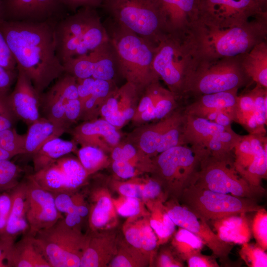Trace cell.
<instances>
[{
  "mask_svg": "<svg viewBox=\"0 0 267 267\" xmlns=\"http://www.w3.org/2000/svg\"><path fill=\"white\" fill-rule=\"evenodd\" d=\"M55 23L0 19L4 36L17 63L40 95L64 73L57 57Z\"/></svg>",
  "mask_w": 267,
  "mask_h": 267,
  "instance_id": "6da1fadb",
  "label": "cell"
},
{
  "mask_svg": "<svg viewBox=\"0 0 267 267\" xmlns=\"http://www.w3.org/2000/svg\"><path fill=\"white\" fill-rule=\"evenodd\" d=\"M188 34L200 60L239 56L267 41V12L231 23L199 16Z\"/></svg>",
  "mask_w": 267,
  "mask_h": 267,
  "instance_id": "7a4b0ae2",
  "label": "cell"
},
{
  "mask_svg": "<svg viewBox=\"0 0 267 267\" xmlns=\"http://www.w3.org/2000/svg\"><path fill=\"white\" fill-rule=\"evenodd\" d=\"M104 23L118 61L120 75L140 93L160 78L153 61L156 44L109 18Z\"/></svg>",
  "mask_w": 267,
  "mask_h": 267,
  "instance_id": "3957f363",
  "label": "cell"
},
{
  "mask_svg": "<svg viewBox=\"0 0 267 267\" xmlns=\"http://www.w3.org/2000/svg\"><path fill=\"white\" fill-rule=\"evenodd\" d=\"M199 61L188 34L165 33L156 44L153 67L178 100L184 97Z\"/></svg>",
  "mask_w": 267,
  "mask_h": 267,
  "instance_id": "277c9868",
  "label": "cell"
},
{
  "mask_svg": "<svg viewBox=\"0 0 267 267\" xmlns=\"http://www.w3.org/2000/svg\"><path fill=\"white\" fill-rule=\"evenodd\" d=\"M96 9L82 7L55 23L56 51L62 64L88 53L109 40Z\"/></svg>",
  "mask_w": 267,
  "mask_h": 267,
  "instance_id": "5b68a950",
  "label": "cell"
},
{
  "mask_svg": "<svg viewBox=\"0 0 267 267\" xmlns=\"http://www.w3.org/2000/svg\"><path fill=\"white\" fill-rule=\"evenodd\" d=\"M101 7L109 19L154 44L166 33L157 0H103Z\"/></svg>",
  "mask_w": 267,
  "mask_h": 267,
  "instance_id": "8992f818",
  "label": "cell"
},
{
  "mask_svg": "<svg viewBox=\"0 0 267 267\" xmlns=\"http://www.w3.org/2000/svg\"><path fill=\"white\" fill-rule=\"evenodd\" d=\"M241 56L200 60L184 98L239 89L248 85L252 81L242 68Z\"/></svg>",
  "mask_w": 267,
  "mask_h": 267,
  "instance_id": "52a82bcc",
  "label": "cell"
},
{
  "mask_svg": "<svg viewBox=\"0 0 267 267\" xmlns=\"http://www.w3.org/2000/svg\"><path fill=\"white\" fill-rule=\"evenodd\" d=\"M193 185L215 192L257 200L265 189L250 185L236 171L233 154L215 157L208 155L201 161Z\"/></svg>",
  "mask_w": 267,
  "mask_h": 267,
  "instance_id": "ba28073f",
  "label": "cell"
},
{
  "mask_svg": "<svg viewBox=\"0 0 267 267\" xmlns=\"http://www.w3.org/2000/svg\"><path fill=\"white\" fill-rule=\"evenodd\" d=\"M51 267H79L88 237L68 226L63 218L35 236Z\"/></svg>",
  "mask_w": 267,
  "mask_h": 267,
  "instance_id": "9c48e42d",
  "label": "cell"
},
{
  "mask_svg": "<svg viewBox=\"0 0 267 267\" xmlns=\"http://www.w3.org/2000/svg\"><path fill=\"white\" fill-rule=\"evenodd\" d=\"M184 206L209 221L227 216L256 212L257 200L215 192L192 184L181 194Z\"/></svg>",
  "mask_w": 267,
  "mask_h": 267,
  "instance_id": "30bf717a",
  "label": "cell"
},
{
  "mask_svg": "<svg viewBox=\"0 0 267 267\" xmlns=\"http://www.w3.org/2000/svg\"><path fill=\"white\" fill-rule=\"evenodd\" d=\"M209 155L205 150L178 145L156 156L152 168L163 180L181 194L193 183L202 160Z\"/></svg>",
  "mask_w": 267,
  "mask_h": 267,
  "instance_id": "8fae6325",
  "label": "cell"
},
{
  "mask_svg": "<svg viewBox=\"0 0 267 267\" xmlns=\"http://www.w3.org/2000/svg\"><path fill=\"white\" fill-rule=\"evenodd\" d=\"M183 108H178L157 122L140 126L131 133L128 141L147 155L157 156L177 145L184 144Z\"/></svg>",
  "mask_w": 267,
  "mask_h": 267,
  "instance_id": "7c38bea8",
  "label": "cell"
},
{
  "mask_svg": "<svg viewBox=\"0 0 267 267\" xmlns=\"http://www.w3.org/2000/svg\"><path fill=\"white\" fill-rule=\"evenodd\" d=\"M240 136L241 135L232 130L231 126L221 125L184 113L183 124L184 144L205 150L210 155L221 157L231 154Z\"/></svg>",
  "mask_w": 267,
  "mask_h": 267,
  "instance_id": "4fadbf2b",
  "label": "cell"
},
{
  "mask_svg": "<svg viewBox=\"0 0 267 267\" xmlns=\"http://www.w3.org/2000/svg\"><path fill=\"white\" fill-rule=\"evenodd\" d=\"M233 165L238 174L250 185L262 187L267 177L266 134L241 135L233 150Z\"/></svg>",
  "mask_w": 267,
  "mask_h": 267,
  "instance_id": "5bb4252c",
  "label": "cell"
},
{
  "mask_svg": "<svg viewBox=\"0 0 267 267\" xmlns=\"http://www.w3.org/2000/svg\"><path fill=\"white\" fill-rule=\"evenodd\" d=\"M64 72L76 79L92 78L113 81L120 74L118 61L109 39L88 53L63 63Z\"/></svg>",
  "mask_w": 267,
  "mask_h": 267,
  "instance_id": "9a60e30c",
  "label": "cell"
},
{
  "mask_svg": "<svg viewBox=\"0 0 267 267\" xmlns=\"http://www.w3.org/2000/svg\"><path fill=\"white\" fill-rule=\"evenodd\" d=\"M32 176L42 188L52 193H71L84 183L89 175L80 161L63 156Z\"/></svg>",
  "mask_w": 267,
  "mask_h": 267,
  "instance_id": "2e32d148",
  "label": "cell"
},
{
  "mask_svg": "<svg viewBox=\"0 0 267 267\" xmlns=\"http://www.w3.org/2000/svg\"><path fill=\"white\" fill-rule=\"evenodd\" d=\"M23 179L27 201L28 233L35 236L39 231L52 226L64 217L56 208L53 194L42 188L32 174Z\"/></svg>",
  "mask_w": 267,
  "mask_h": 267,
  "instance_id": "e0dca14e",
  "label": "cell"
},
{
  "mask_svg": "<svg viewBox=\"0 0 267 267\" xmlns=\"http://www.w3.org/2000/svg\"><path fill=\"white\" fill-rule=\"evenodd\" d=\"M238 89L194 97L183 108L185 114L202 118L221 125L231 126L234 122Z\"/></svg>",
  "mask_w": 267,
  "mask_h": 267,
  "instance_id": "ac0fdd59",
  "label": "cell"
},
{
  "mask_svg": "<svg viewBox=\"0 0 267 267\" xmlns=\"http://www.w3.org/2000/svg\"><path fill=\"white\" fill-rule=\"evenodd\" d=\"M2 19L56 23L69 12L61 0H1Z\"/></svg>",
  "mask_w": 267,
  "mask_h": 267,
  "instance_id": "d6986e66",
  "label": "cell"
},
{
  "mask_svg": "<svg viewBox=\"0 0 267 267\" xmlns=\"http://www.w3.org/2000/svg\"><path fill=\"white\" fill-rule=\"evenodd\" d=\"M167 212L176 225L190 231L200 238L216 258L224 262L229 260L233 244L221 240L205 219L178 204L171 207Z\"/></svg>",
  "mask_w": 267,
  "mask_h": 267,
  "instance_id": "ffe728a7",
  "label": "cell"
},
{
  "mask_svg": "<svg viewBox=\"0 0 267 267\" xmlns=\"http://www.w3.org/2000/svg\"><path fill=\"white\" fill-rule=\"evenodd\" d=\"M234 122L249 134H267V88L256 84L252 89L238 95Z\"/></svg>",
  "mask_w": 267,
  "mask_h": 267,
  "instance_id": "44dd1931",
  "label": "cell"
},
{
  "mask_svg": "<svg viewBox=\"0 0 267 267\" xmlns=\"http://www.w3.org/2000/svg\"><path fill=\"white\" fill-rule=\"evenodd\" d=\"M267 0H200V16L224 22L247 21L267 12Z\"/></svg>",
  "mask_w": 267,
  "mask_h": 267,
  "instance_id": "7402d4cb",
  "label": "cell"
},
{
  "mask_svg": "<svg viewBox=\"0 0 267 267\" xmlns=\"http://www.w3.org/2000/svg\"><path fill=\"white\" fill-rule=\"evenodd\" d=\"M178 108V100L173 93L158 80L148 85L140 92L136 109L131 120L136 124L158 121Z\"/></svg>",
  "mask_w": 267,
  "mask_h": 267,
  "instance_id": "603a6c76",
  "label": "cell"
},
{
  "mask_svg": "<svg viewBox=\"0 0 267 267\" xmlns=\"http://www.w3.org/2000/svg\"><path fill=\"white\" fill-rule=\"evenodd\" d=\"M78 98L77 79L64 72L40 95V111L43 117L65 130L62 119L66 105L70 100Z\"/></svg>",
  "mask_w": 267,
  "mask_h": 267,
  "instance_id": "cb8c5ba5",
  "label": "cell"
},
{
  "mask_svg": "<svg viewBox=\"0 0 267 267\" xmlns=\"http://www.w3.org/2000/svg\"><path fill=\"white\" fill-rule=\"evenodd\" d=\"M140 94L137 89L129 82L115 88L102 104L99 114L118 129L134 116Z\"/></svg>",
  "mask_w": 267,
  "mask_h": 267,
  "instance_id": "d4e9b609",
  "label": "cell"
},
{
  "mask_svg": "<svg viewBox=\"0 0 267 267\" xmlns=\"http://www.w3.org/2000/svg\"><path fill=\"white\" fill-rule=\"evenodd\" d=\"M161 8L166 33H189L200 16V0H157Z\"/></svg>",
  "mask_w": 267,
  "mask_h": 267,
  "instance_id": "484cf974",
  "label": "cell"
},
{
  "mask_svg": "<svg viewBox=\"0 0 267 267\" xmlns=\"http://www.w3.org/2000/svg\"><path fill=\"white\" fill-rule=\"evenodd\" d=\"M17 69L16 84L8 101L17 118L29 126L40 117V96L23 71Z\"/></svg>",
  "mask_w": 267,
  "mask_h": 267,
  "instance_id": "4316f807",
  "label": "cell"
},
{
  "mask_svg": "<svg viewBox=\"0 0 267 267\" xmlns=\"http://www.w3.org/2000/svg\"><path fill=\"white\" fill-rule=\"evenodd\" d=\"M73 140L81 145L111 152L121 141L118 129L104 119L86 121L72 132Z\"/></svg>",
  "mask_w": 267,
  "mask_h": 267,
  "instance_id": "83f0119b",
  "label": "cell"
},
{
  "mask_svg": "<svg viewBox=\"0 0 267 267\" xmlns=\"http://www.w3.org/2000/svg\"><path fill=\"white\" fill-rule=\"evenodd\" d=\"M7 267H51L35 235L27 233L15 242L6 258Z\"/></svg>",
  "mask_w": 267,
  "mask_h": 267,
  "instance_id": "f1b7e54d",
  "label": "cell"
},
{
  "mask_svg": "<svg viewBox=\"0 0 267 267\" xmlns=\"http://www.w3.org/2000/svg\"><path fill=\"white\" fill-rule=\"evenodd\" d=\"M12 203L5 231L0 237L15 241L17 237L28 232L29 225L27 220V201L24 179L10 191Z\"/></svg>",
  "mask_w": 267,
  "mask_h": 267,
  "instance_id": "f546056e",
  "label": "cell"
},
{
  "mask_svg": "<svg viewBox=\"0 0 267 267\" xmlns=\"http://www.w3.org/2000/svg\"><path fill=\"white\" fill-rule=\"evenodd\" d=\"M209 222L219 238L224 242L241 245L250 240L252 233L246 213L231 215Z\"/></svg>",
  "mask_w": 267,
  "mask_h": 267,
  "instance_id": "4dcf8cb0",
  "label": "cell"
},
{
  "mask_svg": "<svg viewBox=\"0 0 267 267\" xmlns=\"http://www.w3.org/2000/svg\"><path fill=\"white\" fill-rule=\"evenodd\" d=\"M65 132L63 129L56 126L47 119L40 117L28 126L23 155L32 157L46 141L60 137Z\"/></svg>",
  "mask_w": 267,
  "mask_h": 267,
  "instance_id": "1f68e13d",
  "label": "cell"
},
{
  "mask_svg": "<svg viewBox=\"0 0 267 267\" xmlns=\"http://www.w3.org/2000/svg\"><path fill=\"white\" fill-rule=\"evenodd\" d=\"M241 64L252 82L267 88V41L255 45L241 56Z\"/></svg>",
  "mask_w": 267,
  "mask_h": 267,
  "instance_id": "d6a6232c",
  "label": "cell"
},
{
  "mask_svg": "<svg viewBox=\"0 0 267 267\" xmlns=\"http://www.w3.org/2000/svg\"><path fill=\"white\" fill-rule=\"evenodd\" d=\"M76 142L60 137L46 141L32 156L34 172L75 150Z\"/></svg>",
  "mask_w": 267,
  "mask_h": 267,
  "instance_id": "836d02e7",
  "label": "cell"
},
{
  "mask_svg": "<svg viewBox=\"0 0 267 267\" xmlns=\"http://www.w3.org/2000/svg\"><path fill=\"white\" fill-rule=\"evenodd\" d=\"M113 81L95 79L91 93L82 105L79 119L86 121L95 119L99 114L100 107L114 88Z\"/></svg>",
  "mask_w": 267,
  "mask_h": 267,
  "instance_id": "e575fe53",
  "label": "cell"
},
{
  "mask_svg": "<svg viewBox=\"0 0 267 267\" xmlns=\"http://www.w3.org/2000/svg\"><path fill=\"white\" fill-rule=\"evenodd\" d=\"M52 194L57 209L65 215L63 219L66 222L79 221L89 214V209L81 203L80 197L73 196L71 193Z\"/></svg>",
  "mask_w": 267,
  "mask_h": 267,
  "instance_id": "d590c367",
  "label": "cell"
},
{
  "mask_svg": "<svg viewBox=\"0 0 267 267\" xmlns=\"http://www.w3.org/2000/svg\"><path fill=\"white\" fill-rule=\"evenodd\" d=\"M173 244L180 259L186 261L190 257L201 253L204 246L200 238L182 227L175 234Z\"/></svg>",
  "mask_w": 267,
  "mask_h": 267,
  "instance_id": "8d00e7d4",
  "label": "cell"
},
{
  "mask_svg": "<svg viewBox=\"0 0 267 267\" xmlns=\"http://www.w3.org/2000/svg\"><path fill=\"white\" fill-rule=\"evenodd\" d=\"M78 155L80 163L89 175L102 167L106 161L105 152L93 146H82Z\"/></svg>",
  "mask_w": 267,
  "mask_h": 267,
  "instance_id": "74e56055",
  "label": "cell"
},
{
  "mask_svg": "<svg viewBox=\"0 0 267 267\" xmlns=\"http://www.w3.org/2000/svg\"><path fill=\"white\" fill-rule=\"evenodd\" d=\"M26 134H20L13 128L0 131V147L14 156L24 153Z\"/></svg>",
  "mask_w": 267,
  "mask_h": 267,
  "instance_id": "f35d334b",
  "label": "cell"
},
{
  "mask_svg": "<svg viewBox=\"0 0 267 267\" xmlns=\"http://www.w3.org/2000/svg\"><path fill=\"white\" fill-rule=\"evenodd\" d=\"M239 255L249 267H267V252L256 243L247 242L242 244Z\"/></svg>",
  "mask_w": 267,
  "mask_h": 267,
  "instance_id": "ab89813d",
  "label": "cell"
},
{
  "mask_svg": "<svg viewBox=\"0 0 267 267\" xmlns=\"http://www.w3.org/2000/svg\"><path fill=\"white\" fill-rule=\"evenodd\" d=\"M22 171L10 160H0V192L9 191L15 186Z\"/></svg>",
  "mask_w": 267,
  "mask_h": 267,
  "instance_id": "60d3db41",
  "label": "cell"
},
{
  "mask_svg": "<svg viewBox=\"0 0 267 267\" xmlns=\"http://www.w3.org/2000/svg\"><path fill=\"white\" fill-rule=\"evenodd\" d=\"M154 219L150 221V226L155 231L160 240L165 241L174 232L175 224L168 214L162 211L161 207L157 208Z\"/></svg>",
  "mask_w": 267,
  "mask_h": 267,
  "instance_id": "b9f144b4",
  "label": "cell"
},
{
  "mask_svg": "<svg viewBox=\"0 0 267 267\" xmlns=\"http://www.w3.org/2000/svg\"><path fill=\"white\" fill-rule=\"evenodd\" d=\"M251 232L256 244L267 250V212L262 208L256 212L251 224Z\"/></svg>",
  "mask_w": 267,
  "mask_h": 267,
  "instance_id": "7bdbcfd3",
  "label": "cell"
},
{
  "mask_svg": "<svg viewBox=\"0 0 267 267\" xmlns=\"http://www.w3.org/2000/svg\"><path fill=\"white\" fill-rule=\"evenodd\" d=\"M111 207V200L107 197H101L97 200L90 213V223L92 228H100L107 223Z\"/></svg>",
  "mask_w": 267,
  "mask_h": 267,
  "instance_id": "ee69618b",
  "label": "cell"
},
{
  "mask_svg": "<svg viewBox=\"0 0 267 267\" xmlns=\"http://www.w3.org/2000/svg\"><path fill=\"white\" fill-rule=\"evenodd\" d=\"M8 94L0 92V131L13 127L18 120L9 104Z\"/></svg>",
  "mask_w": 267,
  "mask_h": 267,
  "instance_id": "f6af8a7d",
  "label": "cell"
},
{
  "mask_svg": "<svg viewBox=\"0 0 267 267\" xmlns=\"http://www.w3.org/2000/svg\"><path fill=\"white\" fill-rule=\"evenodd\" d=\"M81 109V103L78 98L71 99L67 103L62 119V126L66 132L73 123L79 119Z\"/></svg>",
  "mask_w": 267,
  "mask_h": 267,
  "instance_id": "bcb514c9",
  "label": "cell"
},
{
  "mask_svg": "<svg viewBox=\"0 0 267 267\" xmlns=\"http://www.w3.org/2000/svg\"><path fill=\"white\" fill-rule=\"evenodd\" d=\"M0 65L10 70L17 69V63L6 41L0 31Z\"/></svg>",
  "mask_w": 267,
  "mask_h": 267,
  "instance_id": "7dc6e473",
  "label": "cell"
},
{
  "mask_svg": "<svg viewBox=\"0 0 267 267\" xmlns=\"http://www.w3.org/2000/svg\"><path fill=\"white\" fill-rule=\"evenodd\" d=\"M9 191L0 192V237L5 231L11 209L12 199Z\"/></svg>",
  "mask_w": 267,
  "mask_h": 267,
  "instance_id": "c3c4849f",
  "label": "cell"
},
{
  "mask_svg": "<svg viewBox=\"0 0 267 267\" xmlns=\"http://www.w3.org/2000/svg\"><path fill=\"white\" fill-rule=\"evenodd\" d=\"M61 1L68 12L73 13L82 7L95 9L101 7L103 0H61Z\"/></svg>",
  "mask_w": 267,
  "mask_h": 267,
  "instance_id": "681fc988",
  "label": "cell"
},
{
  "mask_svg": "<svg viewBox=\"0 0 267 267\" xmlns=\"http://www.w3.org/2000/svg\"><path fill=\"white\" fill-rule=\"evenodd\" d=\"M186 262L188 267H219L216 258L214 256H206L201 253L189 258Z\"/></svg>",
  "mask_w": 267,
  "mask_h": 267,
  "instance_id": "f907efd6",
  "label": "cell"
},
{
  "mask_svg": "<svg viewBox=\"0 0 267 267\" xmlns=\"http://www.w3.org/2000/svg\"><path fill=\"white\" fill-rule=\"evenodd\" d=\"M141 248L147 251L155 249L157 246L156 237L149 225L142 226L140 229Z\"/></svg>",
  "mask_w": 267,
  "mask_h": 267,
  "instance_id": "816d5d0a",
  "label": "cell"
},
{
  "mask_svg": "<svg viewBox=\"0 0 267 267\" xmlns=\"http://www.w3.org/2000/svg\"><path fill=\"white\" fill-rule=\"evenodd\" d=\"M17 76V69L10 70L0 65V92L9 93Z\"/></svg>",
  "mask_w": 267,
  "mask_h": 267,
  "instance_id": "f5cc1de1",
  "label": "cell"
},
{
  "mask_svg": "<svg viewBox=\"0 0 267 267\" xmlns=\"http://www.w3.org/2000/svg\"><path fill=\"white\" fill-rule=\"evenodd\" d=\"M112 167L114 172L122 178H129L135 175L134 167L128 161H113Z\"/></svg>",
  "mask_w": 267,
  "mask_h": 267,
  "instance_id": "db71d44e",
  "label": "cell"
},
{
  "mask_svg": "<svg viewBox=\"0 0 267 267\" xmlns=\"http://www.w3.org/2000/svg\"><path fill=\"white\" fill-rule=\"evenodd\" d=\"M94 81L92 78L77 79L78 96L81 105L91 93Z\"/></svg>",
  "mask_w": 267,
  "mask_h": 267,
  "instance_id": "11a10c76",
  "label": "cell"
},
{
  "mask_svg": "<svg viewBox=\"0 0 267 267\" xmlns=\"http://www.w3.org/2000/svg\"><path fill=\"white\" fill-rule=\"evenodd\" d=\"M140 206L137 198L128 197L125 202L119 208L118 212L119 215L125 217L135 216L139 213Z\"/></svg>",
  "mask_w": 267,
  "mask_h": 267,
  "instance_id": "9f6ffc18",
  "label": "cell"
},
{
  "mask_svg": "<svg viewBox=\"0 0 267 267\" xmlns=\"http://www.w3.org/2000/svg\"><path fill=\"white\" fill-rule=\"evenodd\" d=\"M161 189V185L158 181L150 179L142 187V198H156L160 195Z\"/></svg>",
  "mask_w": 267,
  "mask_h": 267,
  "instance_id": "6f0895ef",
  "label": "cell"
},
{
  "mask_svg": "<svg viewBox=\"0 0 267 267\" xmlns=\"http://www.w3.org/2000/svg\"><path fill=\"white\" fill-rule=\"evenodd\" d=\"M120 193L127 196L135 198H142V186L133 183H125L119 187Z\"/></svg>",
  "mask_w": 267,
  "mask_h": 267,
  "instance_id": "680465c9",
  "label": "cell"
},
{
  "mask_svg": "<svg viewBox=\"0 0 267 267\" xmlns=\"http://www.w3.org/2000/svg\"><path fill=\"white\" fill-rule=\"evenodd\" d=\"M15 240L0 237V267H7L6 258Z\"/></svg>",
  "mask_w": 267,
  "mask_h": 267,
  "instance_id": "91938a15",
  "label": "cell"
},
{
  "mask_svg": "<svg viewBox=\"0 0 267 267\" xmlns=\"http://www.w3.org/2000/svg\"><path fill=\"white\" fill-rule=\"evenodd\" d=\"M125 236L127 240L132 245L136 248H141L140 229L136 227L130 228L126 231Z\"/></svg>",
  "mask_w": 267,
  "mask_h": 267,
  "instance_id": "94428289",
  "label": "cell"
},
{
  "mask_svg": "<svg viewBox=\"0 0 267 267\" xmlns=\"http://www.w3.org/2000/svg\"><path fill=\"white\" fill-rule=\"evenodd\" d=\"M159 266L162 267H183L181 262L176 260L169 252L162 253L159 258Z\"/></svg>",
  "mask_w": 267,
  "mask_h": 267,
  "instance_id": "6125c7cd",
  "label": "cell"
},
{
  "mask_svg": "<svg viewBox=\"0 0 267 267\" xmlns=\"http://www.w3.org/2000/svg\"><path fill=\"white\" fill-rule=\"evenodd\" d=\"M111 266L114 267H129L132 266L130 261L126 257L121 255L113 259L111 262Z\"/></svg>",
  "mask_w": 267,
  "mask_h": 267,
  "instance_id": "be15d7a7",
  "label": "cell"
},
{
  "mask_svg": "<svg viewBox=\"0 0 267 267\" xmlns=\"http://www.w3.org/2000/svg\"><path fill=\"white\" fill-rule=\"evenodd\" d=\"M0 19H2L1 0H0Z\"/></svg>",
  "mask_w": 267,
  "mask_h": 267,
  "instance_id": "e7e4bbea",
  "label": "cell"
}]
</instances>
